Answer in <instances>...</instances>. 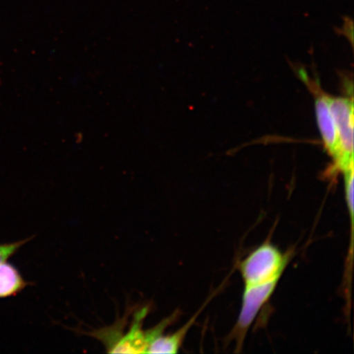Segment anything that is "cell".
I'll return each mask as SVG.
<instances>
[{"instance_id": "1", "label": "cell", "mask_w": 354, "mask_h": 354, "mask_svg": "<svg viewBox=\"0 0 354 354\" xmlns=\"http://www.w3.org/2000/svg\"><path fill=\"white\" fill-rule=\"evenodd\" d=\"M149 307L145 306L132 311L129 324V314L119 318L113 325L87 333L104 344L111 353H143L152 343L150 330H144Z\"/></svg>"}, {"instance_id": "2", "label": "cell", "mask_w": 354, "mask_h": 354, "mask_svg": "<svg viewBox=\"0 0 354 354\" xmlns=\"http://www.w3.org/2000/svg\"><path fill=\"white\" fill-rule=\"evenodd\" d=\"M289 252L284 254L270 241L264 242L239 263L245 286L281 280L290 263Z\"/></svg>"}, {"instance_id": "3", "label": "cell", "mask_w": 354, "mask_h": 354, "mask_svg": "<svg viewBox=\"0 0 354 354\" xmlns=\"http://www.w3.org/2000/svg\"><path fill=\"white\" fill-rule=\"evenodd\" d=\"M329 104L337 128L339 153L335 169L342 172L353 168V103L348 97H330Z\"/></svg>"}, {"instance_id": "4", "label": "cell", "mask_w": 354, "mask_h": 354, "mask_svg": "<svg viewBox=\"0 0 354 354\" xmlns=\"http://www.w3.org/2000/svg\"><path fill=\"white\" fill-rule=\"evenodd\" d=\"M279 280L263 283V284L245 286L243 292L242 304L236 326L230 334L231 339L236 340L237 348H241L243 340L258 316L270 299H271Z\"/></svg>"}, {"instance_id": "5", "label": "cell", "mask_w": 354, "mask_h": 354, "mask_svg": "<svg viewBox=\"0 0 354 354\" xmlns=\"http://www.w3.org/2000/svg\"><path fill=\"white\" fill-rule=\"evenodd\" d=\"M315 110L323 143L335 163L339 158V138L337 128L330 108L329 95L322 92L316 93Z\"/></svg>"}, {"instance_id": "6", "label": "cell", "mask_w": 354, "mask_h": 354, "mask_svg": "<svg viewBox=\"0 0 354 354\" xmlns=\"http://www.w3.org/2000/svg\"><path fill=\"white\" fill-rule=\"evenodd\" d=\"M203 308L194 314L192 319L188 321L187 324L181 327L178 330L168 335H160L154 339L147 349V353H176L183 347L185 337L189 330L192 328L196 322L198 314L202 311Z\"/></svg>"}, {"instance_id": "7", "label": "cell", "mask_w": 354, "mask_h": 354, "mask_svg": "<svg viewBox=\"0 0 354 354\" xmlns=\"http://www.w3.org/2000/svg\"><path fill=\"white\" fill-rule=\"evenodd\" d=\"M29 285L15 266L8 261L0 263V299L16 296Z\"/></svg>"}, {"instance_id": "8", "label": "cell", "mask_w": 354, "mask_h": 354, "mask_svg": "<svg viewBox=\"0 0 354 354\" xmlns=\"http://www.w3.org/2000/svg\"><path fill=\"white\" fill-rule=\"evenodd\" d=\"M32 239V237H30L17 242L0 243V263L8 261L11 257L15 255L17 251Z\"/></svg>"}]
</instances>
